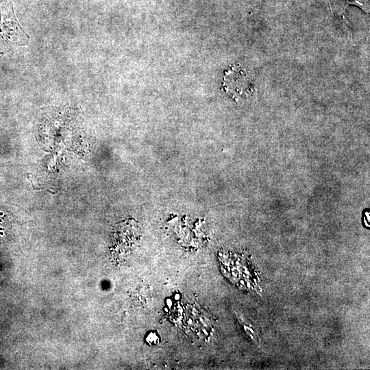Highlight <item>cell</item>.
Returning <instances> with one entry per match:
<instances>
[{
  "instance_id": "cell-1",
  "label": "cell",
  "mask_w": 370,
  "mask_h": 370,
  "mask_svg": "<svg viewBox=\"0 0 370 370\" xmlns=\"http://www.w3.org/2000/svg\"><path fill=\"white\" fill-rule=\"evenodd\" d=\"M223 87L225 92L237 99L251 93L253 82L239 66H231L225 72Z\"/></svg>"
},
{
  "instance_id": "cell-2",
  "label": "cell",
  "mask_w": 370,
  "mask_h": 370,
  "mask_svg": "<svg viewBox=\"0 0 370 370\" xmlns=\"http://www.w3.org/2000/svg\"><path fill=\"white\" fill-rule=\"evenodd\" d=\"M0 14V51L5 50L9 46L13 45H25L29 38L23 31L13 15L8 20H1Z\"/></svg>"
},
{
  "instance_id": "cell-3",
  "label": "cell",
  "mask_w": 370,
  "mask_h": 370,
  "mask_svg": "<svg viewBox=\"0 0 370 370\" xmlns=\"http://www.w3.org/2000/svg\"><path fill=\"white\" fill-rule=\"evenodd\" d=\"M347 3L355 4L362 8V9L367 8V3L366 0H345Z\"/></svg>"
}]
</instances>
